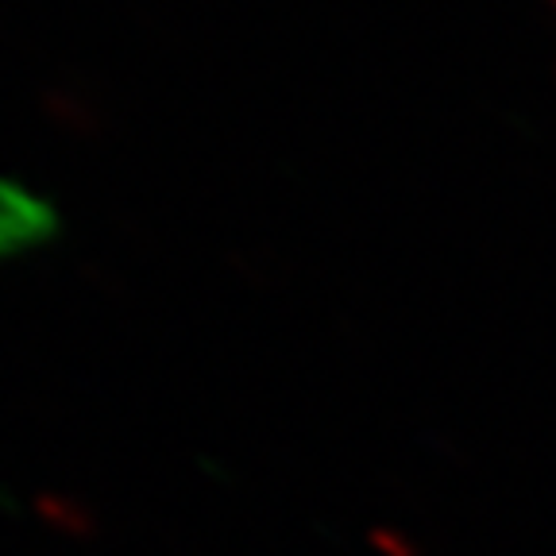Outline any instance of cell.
<instances>
[{"label": "cell", "instance_id": "cell-2", "mask_svg": "<svg viewBox=\"0 0 556 556\" xmlns=\"http://www.w3.org/2000/svg\"><path fill=\"white\" fill-rule=\"evenodd\" d=\"M35 514H39L43 526L62 533V538H74V541L97 538V514L86 503H78V498L43 491V495H35Z\"/></svg>", "mask_w": 556, "mask_h": 556}, {"label": "cell", "instance_id": "cell-3", "mask_svg": "<svg viewBox=\"0 0 556 556\" xmlns=\"http://www.w3.org/2000/svg\"><path fill=\"white\" fill-rule=\"evenodd\" d=\"M47 113H51V121L66 124V128L81 131V136H93V128L101 124V116H97V109L89 101H81L78 93H66V89H54V93H47Z\"/></svg>", "mask_w": 556, "mask_h": 556}, {"label": "cell", "instance_id": "cell-4", "mask_svg": "<svg viewBox=\"0 0 556 556\" xmlns=\"http://www.w3.org/2000/svg\"><path fill=\"white\" fill-rule=\"evenodd\" d=\"M548 9H553V12H556V0H548Z\"/></svg>", "mask_w": 556, "mask_h": 556}, {"label": "cell", "instance_id": "cell-1", "mask_svg": "<svg viewBox=\"0 0 556 556\" xmlns=\"http://www.w3.org/2000/svg\"><path fill=\"white\" fill-rule=\"evenodd\" d=\"M62 232L59 208L16 178H0V263L54 243Z\"/></svg>", "mask_w": 556, "mask_h": 556}]
</instances>
